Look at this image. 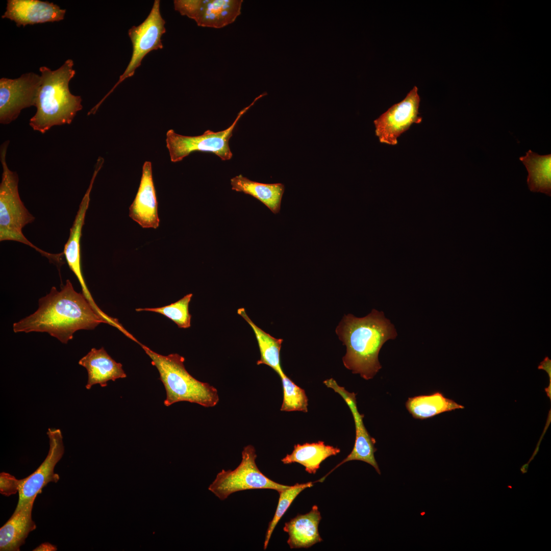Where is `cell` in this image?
I'll list each match as a JSON object with an SVG mask.
<instances>
[{
  "instance_id": "obj_22",
  "label": "cell",
  "mask_w": 551,
  "mask_h": 551,
  "mask_svg": "<svg viewBox=\"0 0 551 551\" xmlns=\"http://www.w3.org/2000/svg\"><path fill=\"white\" fill-rule=\"evenodd\" d=\"M405 406L413 417L417 419L432 418L445 412L464 408L439 392L409 397Z\"/></svg>"
},
{
  "instance_id": "obj_6",
  "label": "cell",
  "mask_w": 551,
  "mask_h": 551,
  "mask_svg": "<svg viewBox=\"0 0 551 551\" xmlns=\"http://www.w3.org/2000/svg\"><path fill=\"white\" fill-rule=\"evenodd\" d=\"M257 456L253 446H245L239 465L234 470L222 469L219 472L208 490L220 500H224L230 494L239 491L269 489L279 492L290 487L278 483L264 475L257 466Z\"/></svg>"
},
{
  "instance_id": "obj_16",
  "label": "cell",
  "mask_w": 551,
  "mask_h": 551,
  "mask_svg": "<svg viewBox=\"0 0 551 551\" xmlns=\"http://www.w3.org/2000/svg\"><path fill=\"white\" fill-rule=\"evenodd\" d=\"M79 364L87 371L86 388L88 390L94 385L99 384L104 387L109 381H115L127 377L122 365L112 359L103 347L99 349L92 348L79 360Z\"/></svg>"
},
{
  "instance_id": "obj_21",
  "label": "cell",
  "mask_w": 551,
  "mask_h": 551,
  "mask_svg": "<svg viewBox=\"0 0 551 551\" xmlns=\"http://www.w3.org/2000/svg\"><path fill=\"white\" fill-rule=\"evenodd\" d=\"M340 452L339 448L325 445L322 441L311 443L297 444L294 445L292 452L287 454L281 461L285 464L299 463L305 467L307 472L315 474L322 461Z\"/></svg>"
},
{
  "instance_id": "obj_27",
  "label": "cell",
  "mask_w": 551,
  "mask_h": 551,
  "mask_svg": "<svg viewBox=\"0 0 551 551\" xmlns=\"http://www.w3.org/2000/svg\"><path fill=\"white\" fill-rule=\"evenodd\" d=\"M283 389L282 411H308V397L305 390L296 385L285 373L280 377Z\"/></svg>"
},
{
  "instance_id": "obj_28",
  "label": "cell",
  "mask_w": 551,
  "mask_h": 551,
  "mask_svg": "<svg viewBox=\"0 0 551 551\" xmlns=\"http://www.w3.org/2000/svg\"><path fill=\"white\" fill-rule=\"evenodd\" d=\"M22 479L18 480L11 474L3 472L0 475V491L5 496H10L19 491Z\"/></svg>"
},
{
  "instance_id": "obj_7",
  "label": "cell",
  "mask_w": 551,
  "mask_h": 551,
  "mask_svg": "<svg viewBox=\"0 0 551 551\" xmlns=\"http://www.w3.org/2000/svg\"><path fill=\"white\" fill-rule=\"evenodd\" d=\"M266 94V93L261 94L249 106L241 110L232 124L224 130L213 132L208 130L201 135L194 136L180 135L172 129L168 130L166 135V143L171 162L181 161L196 151L212 153L222 161L230 160L233 154L229 146V140L237 123L258 99Z\"/></svg>"
},
{
  "instance_id": "obj_2",
  "label": "cell",
  "mask_w": 551,
  "mask_h": 551,
  "mask_svg": "<svg viewBox=\"0 0 551 551\" xmlns=\"http://www.w3.org/2000/svg\"><path fill=\"white\" fill-rule=\"evenodd\" d=\"M336 333L346 346L342 358L344 366L366 380L372 379L382 368L378 356L383 344L397 335L384 313L375 309L361 318L345 315Z\"/></svg>"
},
{
  "instance_id": "obj_4",
  "label": "cell",
  "mask_w": 551,
  "mask_h": 551,
  "mask_svg": "<svg viewBox=\"0 0 551 551\" xmlns=\"http://www.w3.org/2000/svg\"><path fill=\"white\" fill-rule=\"evenodd\" d=\"M141 346L159 371V379L166 390L165 406L179 402L196 403L205 407L217 405L219 401L217 389L189 374L184 366L183 357L178 354L163 356L144 345Z\"/></svg>"
},
{
  "instance_id": "obj_13",
  "label": "cell",
  "mask_w": 551,
  "mask_h": 551,
  "mask_svg": "<svg viewBox=\"0 0 551 551\" xmlns=\"http://www.w3.org/2000/svg\"><path fill=\"white\" fill-rule=\"evenodd\" d=\"M65 9L53 3L39 0H8L2 18L14 21L16 26L59 21L64 19Z\"/></svg>"
},
{
  "instance_id": "obj_24",
  "label": "cell",
  "mask_w": 551,
  "mask_h": 551,
  "mask_svg": "<svg viewBox=\"0 0 551 551\" xmlns=\"http://www.w3.org/2000/svg\"><path fill=\"white\" fill-rule=\"evenodd\" d=\"M241 316L253 329L257 339L260 353V358L257 364H265L280 377L285 374L281 365L280 353L283 340L277 339L264 332L250 319L244 308L238 309Z\"/></svg>"
},
{
  "instance_id": "obj_23",
  "label": "cell",
  "mask_w": 551,
  "mask_h": 551,
  "mask_svg": "<svg viewBox=\"0 0 551 551\" xmlns=\"http://www.w3.org/2000/svg\"><path fill=\"white\" fill-rule=\"evenodd\" d=\"M519 159L528 171L527 183L530 191L551 195V154L540 155L531 149Z\"/></svg>"
},
{
  "instance_id": "obj_19",
  "label": "cell",
  "mask_w": 551,
  "mask_h": 551,
  "mask_svg": "<svg viewBox=\"0 0 551 551\" xmlns=\"http://www.w3.org/2000/svg\"><path fill=\"white\" fill-rule=\"evenodd\" d=\"M33 500L17 511H14L7 522L0 529V550L18 551L29 533L36 529L32 518Z\"/></svg>"
},
{
  "instance_id": "obj_26",
  "label": "cell",
  "mask_w": 551,
  "mask_h": 551,
  "mask_svg": "<svg viewBox=\"0 0 551 551\" xmlns=\"http://www.w3.org/2000/svg\"><path fill=\"white\" fill-rule=\"evenodd\" d=\"M192 293L186 295L178 301L159 308H139L137 311H152L161 314L175 322L180 328L186 329L191 325V316L189 312V304Z\"/></svg>"
},
{
  "instance_id": "obj_25",
  "label": "cell",
  "mask_w": 551,
  "mask_h": 551,
  "mask_svg": "<svg viewBox=\"0 0 551 551\" xmlns=\"http://www.w3.org/2000/svg\"><path fill=\"white\" fill-rule=\"evenodd\" d=\"M314 482H308L304 484L296 483L284 490L279 492L280 496L277 507L272 519L269 522L266 533L264 542V549L268 546L272 533L280 519L285 513L287 509L296 498L304 489L313 486Z\"/></svg>"
},
{
  "instance_id": "obj_17",
  "label": "cell",
  "mask_w": 551,
  "mask_h": 551,
  "mask_svg": "<svg viewBox=\"0 0 551 551\" xmlns=\"http://www.w3.org/2000/svg\"><path fill=\"white\" fill-rule=\"evenodd\" d=\"M321 519L318 508L314 505L308 513L298 514L286 522L283 530L289 535L287 543L290 548H309L322 541L318 531Z\"/></svg>"
},
{
  "instance_id": "obj_30",
  "label": "cell",
  "mask_w": 551,
  "mask_h": 551,
  "mask_svg": "<svg viewBox=\"0 0 551 551\" xmlns=\"http://www.w3.org/2000/svg\"><path fill=\"white\" fill-rule=\"evenodd\" d=\"M529 463H527L523 465L520 468V470L522 474H524L527 472L529 468Z\"/></svg>"
},
{
  "instance_id": "obj_3",
  "label": "cell",
  "mask_w": 551,
  "mask_h": 551,
  "mask_svg": "<svg viewBox=\"0 0 551 551\" xmlns=\"http://www.w3.org/2000/svg\"><path fill=\"white\" fill-rule=\"evenodd\" d=\"M73 61L66 60L58 69L39 68L41 84L35 106V114L30 125L35 131L44 133L54 126L70 124L77 113L82 109L80 96L72 94L69 82L74 76Z\"/></svg>"
},
{
  "instance_id": "obj_12",
  "label": "cell",
  "mask_w": 551,
  "mask_h": 551,
  "mask_svg": "<svg viewBox=\"0 0 551 551\" xmlns=\"http://www.w3.org/2000/svg\"><path fill=\"white\" fill-rule=\"evenodd\" d=\"M323 383L343 398L353 415L356 430L355 441L352 452L327 474H330L342 464L353 460L361 461L370 464L374 467L379 474H381V471L374 457V453L377 450L374 446L376 440L370 435L364 424V415L361 414L358 410L356 394L349 392L344 387L339 386L332 378L325 380Z\"/></svg>"
},
{
  "instance_id": "obj_5",
  "label": "cell",
  "mask_w": 551,
  "mask_h": 551,
  "mask_svg": "<svg viewBox=\"0 0 551 551\" xmlns=\"http://www.w3.org/2000/svg\"><path fill=\"white\" fill-rule=\"evenodd\" d=\"M9 141L1 146L0 159L3 168L0 184V241H14L27 245L47 257L52 262L62 263L63 253L51 254L36 246L24 236L22 229L35 217L21 201L18 192V176L8 168L6 153Z\"/></svg>"
},
{
  "instance_id": "obj_15",
  "label": "cell",
  "mask_w": 551,
  "mask_h": 551,
  "mask_svg": "<svg viewBox=\"0 0 551 551\" xmlns=\"http://www.w3.org/2000/svg\"><path fill=\"white\" fill-rule=\"evenodd\" d=\"M97 174L96 172H94L89 187L80 204L72 226L70 229L69 238L65 244L63 252V255L69 267L81 284L82 293L92 305L94 303L87 288L81 270V238L86 211L89 206L90 191Z\"/></svg>"
},
{
  "instance_id": "obj_14",
  "label": "cell",
  "mask_w": 551,
  "mask_h": 551,
  "mask_svg": "<svg viewBox=\"0 0 551 551\" xmlns=\"http://www.w3.org/2000/svg\"><path fill=\"white\" fill-rule=\"evenodd\" d=\"M129 216L143 228L159 227L158 202L152 176V163L144 162L136 197L130 207Z\"/></svg>"
},
{
  "instance_id": "obj_18",
  "label": "cell",
  "mask_w": 551,
  "mask_h": 551,
  "mask_svg": "<svg viewBox=\"0 0 551 551\" xmlns=\"http://www.w3.org/2000/svg\"><path fill=\"white\" fill-rule=\"evenodd\" d=\"M242 0H202L193 20L198 26L220 29L241 14Z\"/></svg>"
},
{
  "instance_id": "obj_11",
  "label": "cell",
  "mask_w": 551,
  "mask_h": 551,
  "mask_svg": "<svg viewBox=\"0 0 551 551\" xmlns=\"http://www.w3.org/2000/svg\"><path fill=\"white\" fill-rule=\"evenodd\" d=\"M49 449L44 461L31 474L22 479L19 489V499L15 511H17L33 500L49 482H57L60 477L54 472V468L62 457L64 447L60 429H48Z\"/></svg>"
},
{
  "instance_id": "obj_29",
  "label": "cell",
  "mask_w": 551,
  "mask_h": 551,
  "mask_svg": "<svg viewBox=\"0 0 551 551\" xmlns=\"http://www.w3.org/2000/svg\"><path fill=\"white\" fill-rule=\"evenodd\" d=\"M57 550V547H56V546H55V545H53V544H51L49 543H48V542H45V543H42L41 544H40V545L37 546L36 548L33 549V550H35V551H36V550H38V551H42V550L43 551H45V550L54 551V550Z\"/></svg>"
},
{
  "instance_id": "obj_9",
  "label": "cell",
  "mask_w": 551,
  "mask_h": 551,
  "mask_svg": "<svg viewBox=\"0 0 551 551\" xmlns=\"http://www.w3.org/2000/svg\"><path fill=\"white\" fill-rule=\"evenodd\" d=\"M420 98L415 86L401 102L392 105L373 121L375 134L379 141L390 145L397 144L398 138L413 123H419Z\"/></svg>"
},
{
  "instance_id": "obj_20",
  "label": "cell",
  "mask_w": 551,
  "mask_h": 551,
  "mask_svg": "<svg viewBox=\"0 0 551 551\" xmlns=\"http://www.w3.org/2000/svg\"><path fill=\"white\" fill-rule=\"evenodd\" d=\"M232 189L257 198L273 213L280 212L285 187L282 183L265 184L252 181L241 174L231 179Z\"/></svg>"
},
{
  "instance_id": "obj_8",
  "label": "cell",
  "mask_w": 551,
  "mask_h": 551,
  "mask_svg": "<svg viewBox=\"0 0 551 551\" xmlns=\"http://www.w3.org/2000/svg\"><path fill=\"white\" fill-rule=\"evenodd\" d=\"M159 0H155L152 8L145 19L139 26H133L128 34L132 44V54L130 61L118 81L110 91L92 109L95 113L104 100L113 91L115 88L127 78L134 74L144 57L153 50L162 49V35L166 32L165 21L162 18L160 10Z\"/></svg>"
},
{
  "instance_id": "obj_10",
  "label": "cell",
  "mask_w": 551,
  "mask_h": 551,
  "mask_svg": "<svg viewBox=\"0 0 551 551\" xmlns=\"http://www.w3.org/2000/svg\"><path fill=\"white\" fill-rule=\"evenodd\" d=\"M41 76L30 72L19 78L0 79V122L9 124L21 111L35 105Z\"/></svg>"
},
{
  "instance_id": "obj_1",
  "label": "cell",
  "mask_w": 551,
  "mask_h": 551,
  "mask_svg": "<svg viewBox=\"0 0 551 551\" xmlns=\"http://www.w3.org/2000/svg\"><path fill=\"white\" fill-rule=\"evenodd\" d=\"M101 323H110L88 301L85 296L74 289L67 280L58 291L55 286L38 300V308L33 314L13 324L15 333L45 332L66 344L73 334L81 330L94 329Z\"/></svg>"
}]
</instances>
